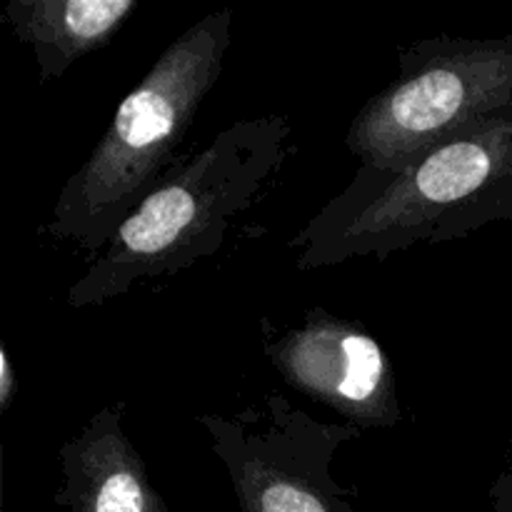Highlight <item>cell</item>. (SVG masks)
<instances>
[{
	"mask_svg": "<svg viewBox=\"0 0 512 512\" xmlns=\"http://www.w3.org/2000/svg\"><path fill=\"white\" fill-rule=\"evenodd\" d=\"M512 223V115L473 125L390 170L358 168L290 240L298 270L388 260Z\"/></svg>",
	"mask_w": 512,
	"mask_h": 512,
	"instance_id": "cell-1",
	"label": "cell"
},
{
	"mask_svg": "<svg viewBox=\"0 0 512 512\" xmlns=\"http://www.w3.org/2000/svg\"><path fill=\"white\" fill-rule=\"evenodd\" d=\"M290 138L288 115L243 118L180 160L70 285V308H98L220 253L230 228L273 185Z\"/></svg>",
	"mask_w": 512,
	"mask_h": 512,
	"instance_id": "cell-2",
	"label": "cell"
},
{
	"mask_svg": "<svg viewBox=\"0 0 512 512\" xmlns=\"http://www.w3.org/2000/svg\"><path fill=\"white\" fill-rule=\"evenodd\" d=\"M233 10L195 20L120 100L93 153L65 180L45 233L98 255L128 215L180 163V148L223 75Z\"/></svg>",
	"mask_w": 512,
	"mask_h": 512,
	"instance_id": "cell-3",
	"label": "cell"
},
{
	"mask_svg": "<svg viewBox=\"0 0 512 512\" xmlns=\"http://www.w3.org/2000/svg\"><path fill=\"white\" fill-rule=\"evenodd\" d=\"M398 63L345 135L358 168L390 170L450 135L512 115V35H433L400 48Z\"/></svg>",
	"mask_w": 512,
	"mask_h": 512,
	"instance_id": "cell-4",
	"label": "cell"
},
{
	"mask_svg": "<svg viewBox=\"0 0 512 512\" xmlns=\"http://www.w3.org/2000/svg\"><path fill=\"white\" fill-rule=\"evenodd\" d=\"M198 425L240 512H355L358 490L335 478L333 463L360 440L358 425L315 418L280 393L238 413H203Z\"/></svg>",
	"mask_w": 512,
	"mask_h": 512,
	"instance_id": "cell-5",
	"label": "cell"
},
{
	"mask_svg": "<svg viewBox=\"0 0 512 512\" xmlns=\"http://www.w3.org/2000/svg\"><path fill=\"white\" fill-rule=\"evenodd\" d=\"M263 353L280 378L360 430L403 423L390 355L360 323L310 308L298 325L273 330L263 320Z\"/></svg>",
	"mask_w": 512,
	"mask_h": 512,
	"instance_id": "cell-6",
	"label": "cell"
},
{
	"mask_svg": "<svg viewBox=\"0 0 512 512\" xmlns=\"http://www.w3.org/2000/svg\"><path fill=\"white\" fill-rule=\"evenodd\" d=\"M65 512H175L150 483L143 455L125 433V405L110 403L90 415L58 453Z\"/></svg>",
	"mask_w": 512,
	"mask_h": 512,
	"instance_id": "cell-7",
	"label": "cell"
},
{
	"mask_svg": "<svg viewBox=\"0 0 512 512\" xmlns=\"http://www.w3.org/2000/svg\"><path fill=\"white\" fill-rule=\"evenodd\" d=\"M138 8V0H10L3 23L33 50L40 80L50 83L105 48Z\"/></svg>",
	"mask_w": 512,
	"mask_h": 512,
	"instance_id": "cell-8",
	"label": "cell"
},
{
	"mask_svg": "<svg viewBox=\"0 0 512 512\" xmlns=\"http://www.w3.org/2000/svg\"><path fill=\"white\" fill-rule=\"evenodd\" d=\"M18 388V370H15L8 348L3 345V348H0V410H3V413H8V408L13 405Z\"/></svg>",
	"mask_w": 512,
	"mask_h": 512,
	"instance_id": "cell-9",
	"label": "cell"
},
{
	"mask_svg": "<svg viewBox=\"0 0 512 512\" xmlns=\"http://www.w3.org/2000/svg\"><path fill=\"white\" fill-rule=\"evenodd\" d=\"M488 500L493 505V512H512V460L508 468L493 480L488 490Z\"/></svg>",
	"mask_w": 512,
	"mask_h": 512,
	"instance_id": "cell-10",
	"label": "cell"
}]
</instances>
